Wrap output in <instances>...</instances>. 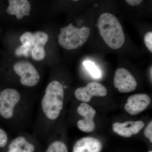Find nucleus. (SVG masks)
Instances as JSON below:
<instances>
[{
	"label": "nucleus",
	"mask_w": 152,
	"mask_h": 152,
	"mask_svg": "<svg viewBox=\"0 0 152 152\" xmlns=\"http://www.w3.org/2000/svg\"><path fill=\"white\" fill-rule=\"evenodd\" d=\"M98 27L100 34L107 45L117 50L124 43L125 37L122 27L113 14L104 13L99 17Z\"/></svg>",
	"instance_id": "1"
},
{
	"label": "nucleus",
	"mask_w": 152,
	"mask_h": 152,
	"mask_svg": "<svg viewBox=\"0 0 152 152\" xmlns=\"http://www.w3.org/2000/svg\"><path fill=\"white\" fill-rule=\"evenodd\" d=\"M64 92L62 85L53 81L47 87L42 101L43 111L49 119L55 120L59 116L63 108Z\"/></svg>",
	"instance_id": "2"
},
{
	"label": "nucleus",
	"mask_w": 152,
	"mask_h": 152,
	"mask_svg": "<svg viewBox=\"0 0 152 152\" xmlns=\"http://www.w3.org/2000/svg\"><path fill=\"white\" fill-rule=\"evenodd\" d=\"M91 30L88 27L79 28L70 23L62 28L58 36V42L61 46L67 50L78 48L86 42Z\"/></svg>",
	"instance_id": "3"
},
{
	"label": "nucleus",
	"mask_w": 152,
	"mask_h": 152,
	"mask_svg": "<svg viewBox=\"0 0 152 152\" xmlns=\"http://www.w3.org/2000/svg\"><path fill=\"white\" fill-rule=\"evenodd\" d=\"M13 69L20 77V83L26 86H34L39 81L40 76L35 67L26 61H20L14 64Z\"/></svg>",
	"instance_id": "4"
},
{
	"label": "nucleus",
	"mask_w": 152,
	"mask_h": 152,
	"mask_svg": "<svg viewBox=\"0 0 152 152\" xmlns=\"http://www.w3.org/2000/svg\"><path fill=\"white\" fill-rule=\"evenodd\" d=\"M20 99V95L15 89L7 88L0 92V116L6 119L11 118Z\"/></svg>",
	"instance_id": "5"
},
{
	"label": "nucleus",
	"mask_w": 152,
	"mask_h": 152,
	"mask_svg": "<svg viewBox=\"0 0 152 152\" xmlns=\"http://www.w3.org/2000/svg\"><path fill=\"white\" fill-rule=\"evenodd\" d=\"M114 85L119 92L127 93L133 91L137 87V81L132 74L126 69H117L114 78Z\"/></svg>",
	"instance_id": "6"
},
{
	"label": "nucleus",
	"mask_w": 152,
	"mask_h": 152,
	"mask_svg": "<svg viewBox=\"0 0 152 152\" xmlns=\"http://www.w3.org/2000/svg\"><path fill=\"white\" fill-rule=\"evenodd\" d=\"M107 93V88L103 85L94 82L89 83L86 86L78 88L75 95L77 99L87 103L89 102L93 97L105 96Z\"/></svg>",
	"instance_id": "7"
},
{
	"label": "nucleus",
	"mask_w": 152,
	"mask_h": 152,
	"mask_svg": "<svg viewBox=\"0 0 152 152\" xmlns=\"http://www.w3.org/2000/svg\"><path fill=\"white\" fill-rule=\"evenodd\" d=\"M79 115L83 119L79 120L77 126L80 130L84 132L90 133L94 130L95 124L94 118L96 113V110L86 103H82L77 109Z\"/></svg>",
	"instance_id": "8"
},
{
	"label": "nucleus",
	"mask_w": 152,
	"mask_h": 152,
	"mask_svg": "<svg viewBox=\"0 0 152 152\" xmlns=\"http://www.w3.org/2000/svg\"><path fill=\"white\" fill-rule=\"evenodd\" d=\"M6 13L18 20L29 17L33 11L32 0H7Z\"/></svg>",
	"instance_id": "9"
},
{
	"label": "nucleus",
	"mask_w": 152,
	"mask_h": 152,
	"mask_svg": "<svg viewBox=\"0 0 152 152\" xmlns=\"http://www.w3.org/2000/svg\"><path fill=\"white\" fill-rule=\"evenodd\" d=\"M151 99L148 95L144 94H135L128 98L124 109L132 115H138L147 108L151 104Z\"/></svg>",
	"instance_id": "10"
},
{
	"label": "nucleus",
	"mask_w": 152,
	"mask_h": 152,
	"mask_svg": "<svg viewBox=\"0 0 152 152\" xmlns=\"http://www.w3.org/2000/svg\"><path fill=\"white\" fill-rule=\"evenodd\" d=\"M144 126L145 124L142 121H127L123 123H114L113 125V129L119 135L129 138L139 133Z\"/></svg>",
	"instance_id": "11"
},
{
	"label": "nucleus",
	"mask_w": 152,
	"mask_h": 152,
	"mask_svg": "<svg viewBox=\"0 0 152 152\" xmlns=\"http://www.w3.org/2000/svg\"><path fill=\"white\" fill-rule=\"evenodd\" d=\"M102 147V142L98 139L85 137L76 142L73 152H100Z\"/></svg>",
	"instance_id": "12"
},
{
	"label": "nucleus",
	"mask_w": 152,
	"mask_h": 152,
	"mask_svg": "<svg viewBox=\"0 0 152 152\" xmlns=\"http://www.w3.org/2000/svg\"><path fill=\"white\" fill-rule=\"evenodd\" d=\"M35 147L22 136L17 137L12 141L9 146L8 152H33Z\"/></svg>",
	"instance_id": "13"
},
{
	"label": "nucleus",
	"mask_w": 152,
	"mask_h": 152,
	"mask_svg": "<svg viewBox=\"0 0 152 152\" xmlns=\"http://www.w3.org/2000/svg\"><path fill=\"white\" fill-rule=\"evenodd\" d=\"M49 40V36L47 33L42 31H37L33 34L32 45L33 47L45 45Z\"/></svg>",
	"instance_id": "14"
},
{
	"label": "nucleus",
	"mask_w": 152,
	"mask_h": 152,
	"mask_svg": "<svg viewBox=\"0 0 152 152\" xmlns=\"http://www.w3.org/2000/svg\"><path fill=\"white\" fill-rule=\"evenodd\" d=\"M83 64L93 77L99 78L101 77L100 71L94 63L90 61H85Z\"/></svg>",
	"instance_id": "15"
},
{
	"label": "nucleus",
	"mask_w": 152,
	"mask_h": 152,
	"mask_svg": "<svg viewBox=\"0 0 152 152\" xmlns=\"http://www.w3.org/2000/svg\"><path fill=\"white\" fill-rule=\"evenodd\" d=\"M45 152H68V150L64 142L56 141L49 145Z\"/></svg>",
	"instance_id": "16"
},
{
	"label": "nucleus",
	"mask_w": 152,
	"mask_h": 152,
	"mask_svg": "<svg viewBox=\"0 0 152 152\" xmlns=\"http://www.w3.org/2000/svg\"><path fill=\"white\" fill-rule=\"evenodd\" d=\"M31 53L33 58L37 61H41L43 60L46 56L44 47H33L31 50Z\"/></svg>",
	"instance_id": "17"
},
{
	"label": "nucleus",
	"mask_w": 152,
	"mask_h": 152,
	"mask_svg": "<svg viewBox=\"0 0 152 152\" xmlns=\"http://www.w3.org/2000/svg\"><path fill=\"white\" fill-rule=\"evenodd\" d=\"M32 48L31 44L29 43H24L17 48L15 50V54L18 56H28Z\"/></svg>",
	"instance_id": "18"
},
{
	"label": "nucleus",
	"mask_w": 152,
	"mask_h": 152,
	"mask_svg": "<svg viewBox=\"0 0 152 152\" xmlns=\"http://www.w3.org/2000/svg\"><path fill=\"white\" fill-rule=\"evenodd\" d=\"M33 38V33L29 31L26 32L20 37V40L22 44L29 43L32 45Z\"/></svg>",
	"instance_id": "19"
},
{
	"label": "nucleus",
	"mask_w": 152,
	"mask_h": 152,
	"mask_svg": "<svg viewBox=\"0 0 152 152\" xmlns=\"http://www.w3.org/2000/svg\"><path fill=\"white\" fill-rule=\"evenodd\" d=\"M144 42L148 50L152 53V32L149 31L146 34L144 37Z\"/></svg>",
	"instance_id": "20"
},
{
	"label": "nucleus",
	"mask_w": 152,
	"mask_h": 152,
	"mask_svg": "<svg viewBox=\"0 0 152 152\" xmlns=\"http://www.w3.org/2000/svg\"><path fill=\"white\" fill-rule=\"evenodd\" d=\"M8 142V136L5 131L0 128V148L5 147Z\"/></svg>",
	"instance_id": "21"
},
{
	"label": "nucleus",
	"mask_w": 152,
	"mask_h": 152,
	"mask_svg": "<svg viewBox=\"0 0 152 152\" xmlns=\"http://www.w3.org/2000/svg\"><path fill=\"white\" fill-rule=\"evenodd\" d=\"M145 137L149 139L150 142H152V121L147 125L144 131Z\"/></svg>",
	"instance_id": "22"
},
{
	"label": "nucleus",
	"mask_w": 152,
	"mask_h": 152,
	"mask_svg": "<svg viewBox=\"0 0 152 152\" xmlns=\"http://www.w3.org/2000/svg\"><path fill=\"white\" fill-rule=\"evenodd\" d=\"M126 1L129 5L137 6L139 5L142 2L143 0H126Z\"/></svg>",
	"instance_id": "23"
},
{
	"label": "nucleus",
	"mask_w": 152,
	"mask_h": 152,
	"mask_svg": "<svg viewBox=\"0 0 152 152\" xmlns=\"http://www.w3.org/2000/svg\"><path fill=\"white\" fill-rule=\"evenodd\" d=\"M72 1H79V0H72Z\"/></svg>",
	"instance_id": "24"
},
{
	"label": "nucleus",
	"mask_w": 152,
	"mask_h": 152,
	"mask_svg": "<svg viewBox=\"0 0 152 152\" xmlns=\"http://www.w3.org/2000/svg\"><path fill=\"white\" fill-rule=\"evenodd\" d=\"M148 152H152V151H149Z\"/></svg>",
	"instance_id": "25"
}]
</instances>
